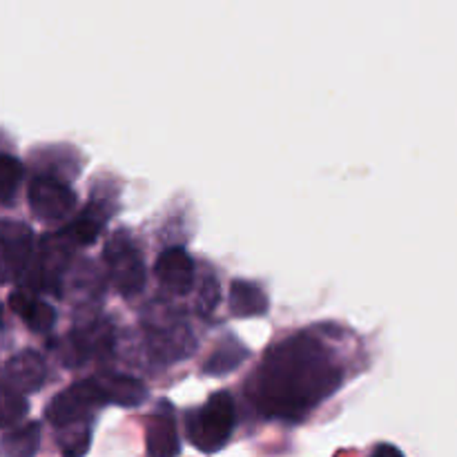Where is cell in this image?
I'll list each match as a JSON object with an SVG mask.
<instances>
[{
	"instance_id": "cell-12",
	"label": "cell",
	"mask_w": 457,
	"mask_h": 457,
	"mask_svg": "<svg viewBox=\"0 0 457 457\" xmlns=\"http://www.w3.org/2000/svg\"><path fill=\"white\" fill-rule=\"evenodd\" d=\"M98 384L103 388L107 404L123 406V409H137L147 400V386L141 379L132 378V375L120 373H103L96 375Z\"/></svg>"
},
{
	"instance_id": "cell-11",
	"label": "cell",
	"mask_w": 457,
	"mask_h": 457,
	"mask_svg": "<svg viewBox=\"0 0 457 457\" xmlns=\"http://www.w3.org/2000/svg\"><path fill=\"white\" fill-rule=\"evenodd\" d=\"M9 308L21 317L31 333L47 335L56 326V311L29 290H13L9 295Z\"/></svg>"
},
{
	"instance_id": "cell-15",
	"label": "cell",
	"mask_w": 457,
	"mask_h": 457,
	"mask_svg": "<svg viewBox=\"0 0 457 457\" xmlns=\"http://www.w3.org/2000/svg\"><path fill=\"white\" fill-rule=\"evenodd\" d=\"M40 449V424L25 422L3 433L4 457H36Z\"/></svg>"
},
{
	"instance_id": "cell-16",
	"label": "cell",
	"mask_w": 457,
	"mask_h": 457,
	"mask_svg": "<svg viewBox=\"0 0 457 457\" xmlns=\"http://www.w3.org/2000/svg\"><path fill=\"white\" fill-rule=\"evenodd\" d=\"M56 446L62 457H85L92 446V427H76L56 431Z\"/></svg>"
},
{
	"instance_id": "cell-2",
	"label": "cell",
	"mask_w": 457,
	"mask_h": 457,
	"mask_svg": "<svg viewBox=\"0 0 457 457\" xmlns=\"http://www.w3.org/2000/svg\"><path fill=\"white\" fill-rule=\"evenodd\" d=\"M237 427V406L228 391H217L186 413V437L201 453H217L230 442Z\"/></svg>"
},
{
	"instance_id": "cell-5",
	"label": "cell",
	"mask_w": 457,
	"mask_h": 457,
	"mask_svg": "<svg viewBox=\"0 0 457 457\" xmlns=\"http://www.w3.org/2000/svg\"><path fill=\"white\" fill-rule=\"evenodd\" d=\"M29 210L43 223H56L70 217L76 208V192L56 174L38 172L27 186Z\"/></svg>"
},
{
	"instance_id": "cell-10",
	"label": "cell",
	"mask_w": 457,
	"mask_h": 457,
	"mask_svg": "<svg viewBox=\"0 0 457 457\" xmlns=\"http://www.w3.org/2000/svg\"><path fill=\"white\" fill-rule=\"evenodd\" d=\"M45 382H47V364L31 348H25L4 361L3 384H7L13 391L29 395V393L40 391Z\"/></svg>"
},
{
	"instance_id": "cell-8",
	"label": "cell",
	"mask_w": 457,
	"mask_h": 457,
	"mask_svg": "<svg viewBox=\"0 0 457 457\" xmlns=\"http://www.w3.org/2000/svg\"><path fill=\"white\" fill-rule=\"evenodd\" d=\"M154 275L172 295H187L196 284V263L183 245H170L156 257Z\"/></svg>"
},
{
	"instance_id": "cell-19",
	"label": "cell",
	"mask_w": 457,
	"mask_h": 457,
	"mask_svg": "<svg viewBox=\"0 0 457 457\" xmlns=\"http://www.w3.org/2000/svg\"><path fill=\"white\" fill-rule=\"evenodd\" d=\"M221 299V288H219V279L217 275L212 272H205L204 279H201V288H199V311L204 315H208L210 311H214Z\"/></svg>"
},
{
	"instance_id": "cell-3",
	"label": "cell",
	"mask_w": 457,
	"mask_h": 457,
	"mask_svg": "<svg viewBox=\"0 0 457 457\" xmlns=\"http://www.w3.org/2000/svg\"><path fill=\"white\" fill-rule=\"evenodd\" d=\"M107 406L103 388L96 378L79 379L71 386L62 388L56 397H52L45 411V418L52 424L54 431L76 427H92L94 415Z\"/></svg>"
},
{
	"instance_id": "cell-13",
	"label": "cell",
	"mask_w": 457,
	"mask_h": 457,
	"mask_svg": "<svg viewBox=\"0 0 457 457\" xmlns=\"http://www.w3.org/2000/svg\"><path fill=\"white\" fill-rule=\"evenodd\" d=\"M248 357H250L248 346H244L235 335H226V337L217 344V348L210 353L208 360L204 361L201 373L210 375V378H226V375L235 373L237 369H241Z\"/></svg>"
},
{
	"instance_id": "cell-6",
	"label": "cell",
	"mask_w": 457,
	"mask_h": 457,
	"mask_svg": "<svg viewBox=\"0 0 457 457\" xmlns=\"http://www.w3.org/2000/svg\"><path fill=\"white\" fill-rule=\"evenodd\" d=\"M0 245H3V281L22 279L29 272L31 254H34V232L27 223L3 219L0 226Z\"/></svg>"
},
{
	"instance_id": "cell-9",
	"label": "cell",
	"mask_w": 457,
	"mask_h": 457,
	"mask_svg": "<svg viewBox=\"0 0 457 457\" xmlns=\"http://www.w3.org/2000/svg\"><path fill=\"white\" fill-rule=\"evenodd\" d=\"M181 453L177 415L170 402H159L145 420V455L147 457H177Z\"/></svg>"
},
{
	"instance_id": "cell-20",
	"label": "cell",
	"mask_w": 457,
	"mask_h": 457,
	"mask_svg": "<svg viewBox=\"0 0 457 457\" xmlns=\"http://www.w3.org/2000/svg\"><path fill=\"white\" fill-rule=\"evenodd\" d=\"M369 457H404L400 449H397L395 445H388V442H382V445H378L373 449V453Z\"/></svg>"
},
{
	"instance_id": "cell-4",
	"label": "cell",
	"mask_w": 457,
	"mask_h": 457,
	"mask_svg": "<svg viewBox=\"0 0 457 457\" xmlns=\"http://www.w3.org/2000/svg\"><path fill=\"white\" fill-rule=\"evenodd\" d=\"M103 259H105L107 277H110L112 286L123 297L132 299L143 293V288H145V259H143L137 241L132 239L128 230L112 232L105 250H103Z\"/></svg>"
},
{
	"instance_id": "cell-17",
	"label": "cell",
	"mask_w": 457,
	"mask_h": 457,
	"mask_svg": "<svg viewBox=\"0 0 457 457\" xmlns=\"http://www.w3.org/2000/svg\"><path fill=\"white\" fill-rule=\"evenodd\" d=\"M22 163L9 152H3L0 154V201L4 205H9L16 196L18 187H21L22 181Z\"/></svg>"
},
{
	"instance_id": "cell-7",
	"label": "cell",
	"mask_w": 457,
	"mask_h": 457,
	"mask_svg": "<svg viewBox=\"0 0 457 457\" xmlns=\"http://www.w3.org/2000/svg\"><path fill=\"white\" fill-rule=\"evenodd\" d=\"M196 351V337L181 321L161 326L147 324V353L161 366L187 360Z\"/></svg>"
},
{
	"instance_id": "cell-1",
	"label": "cell",
	"mask_w": 457,
	"mask_h": 457,
	"mask_svg": "<svg viewBox=\"0 0 457 457\" xmlns=\"http://www.w3.org/2000/svg\"><path fill=\"white\" fill-rule=\"evenodd\" d=\"M342 361L333 348L312 333L284 337L268 348L250 382L245 397L270 420L302 422L344 384Z\"/></svg>"
},
{
	"instance_id": "cell-18",
	"label": "cell",
	"mask_w": 457,
	"mask_h": 457,
	"mask_svg": "<svg viewBox=\"0 0 457 457\" xmlns=\"http://www.w3.org/2000/svg\"><path fill=\"white\" fill-rule=\"evenodd\" d=\"M29 402L22 393L13 391L7 384H3V428L9 431L13 427H21L22 420L27 418Z\"/></svg>"
},
{
	"instance_id": "cell-14",
	"label": "cell",
	"mask_w": 457,
	"mask_h": 457,
	"mask_svg": "<svg viewBox=\"0 0 457 457\" xmlns=\"http://www.w3.org/2000/svg\"><path fill=\"white\" fill-rule=\"evenodd\" d=\"M270 311V302L263 288L254 281L235 279L230 284V312L235 317H263Z\"/></svg>"
}]
</instances>
